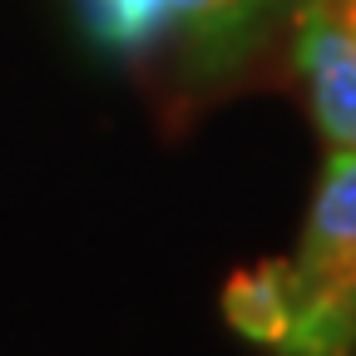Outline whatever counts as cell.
<instances>
[{"instance_id":"cell-4","label":"cell","mask_w":356,"mask_h":356,"mask_svg":"<svg viewBox=\"0 0 356 356\" xmlns=\"http://www.w3.org/2000/svg\"><path fill=\"white\" fill-rule=\"evenodd\" d=\"M89 25L114 50H154L163 44V0H84Z\"/></svg>"},{"instance_id":"cell-2","label":"cell","mask_w":356,"mask_h":356,"mask_svg":"<svg viewBox=\"0 0 356 356\" xmlns=\"http://www.w3.org/2000/svg\"><path fill=\"white\" fill-rule=\"evenodd\" d=\"M292 55L322 139L356 149V0H297Z\"/></svg>"},{"instance_id":"cell-1","label":"cell","mask_w":356,"mask_h":356,"mask_svg":"<svg viewBox=\"0 0 356 356\" xmlns=\"http://www.w3.org/2000/svg\"><path fill=\"white\" fill-rule=\"evenodd\" d=\"M282 287L277 356H356V149H332L302 243L282 257Z\"/></svg>"},{"instance_id":"cell-3","label":"cell","mask_w":356,"mask_h":356,"mask_svg":"<svg viewBox=\"0 0 356 356\" xmlns=\"http://www.w3.org/2000/svg\"><path fill=\"white\" fill-rule=\"evenodd\" d=\"M297 0H163V44L198 79H222L248 65Z\"/></svg>"}]
</instances>
